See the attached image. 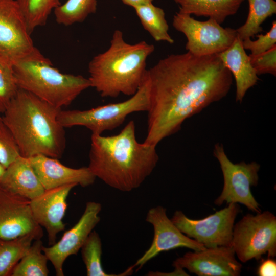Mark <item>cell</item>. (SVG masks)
I'll use <instances>...</instances> for the list:
<instances>
[{"mask_svg":"<svg viewBox=\"0 0 276 276\" xmlns=\"http://www.w3.org/2000/svg\"><path fill=\"white\" fill-rule=\"evenodd\" d=\"M149 89L144 142L157 145L180 130L187 119L224 98L233 76L218 54H171L147 70Z\"/></svg>","mask_w":276,"mask_h":276,"instance_id":"obj_1","label":"cell"},{"mask_svg":"<svg viewBox=\"0 0 276 276\" xmlns=\"http://www.w3.org/2000/svg\"><path fill=\"white\" fill-rule=\"evenodd\" d=\"M156 146L139 143L134 121L117 134H93L89 168L96 178L122 192L138 188L150 176L159 160Z\"/></svg>","mask_w":276,"mask_h":276,"instance_id":"obj_2","label":"cell"},{"mask_svg":"<svg viewBox=\"0 0 276 276\" xmlns=\"http://www.w3.org/2000/svg\"><path fill=\"white\" fill-rule=\"evenodd\" d=\"M61 109L18 88L2 118L14 135L21 156H62L66 139L64 128L58 120Z\"/></svg>","mask_w":276,"mask_h":276,"instance_id":"obj_3","label":"cell"},{"mask_svg":"<svg viewBox=\"0 0 276 276\" xmlns=\"http://www.w3.org/2000/svg\"><path fill=\"white\" fill-rule=\"evenodd\" d=\"M154 49L145 41L129 44L121 31L115 30L109 48L88 64L91 87L102 97L116 98L121 94L132 96L144 81L146 61Z\"/></svg>","mask_w":276,"mask_h":276,"instance_id":"obj_4","label":"cell"},{"mask_svg":"<svg viewBox=\"0 0 276 276\" xmlns=\"http://www.w3.org/2000/svg\"><path fill=\"white\" fill-rule=\"evenodd\" d=\"M12 69L19 88L60 108L70 105L91 87L88 78L62 73L46 58L23 60Z\"/></svg>","mask_w":276,"mask_h":276,"instance_id":"obj_5","label":"cell"},{"mask_svg":"<svg viewBox=\"0 0 276 276\" xmlns=\"http://www.w3.org/2000/svg\"><path fill=\"white\" fill-rule=\"evenodd\" d=\"M149 107V89L145 76L137 91L128 99L87 110L61 109L58 120L64 128L84 126L90 130L93 134H102L104 131L112 130L120 126L128 115L147 111Z\"/></svg>","mask_w":276,"mask_h":276,"instance_id":"obj_6","label":"cell"},{"mask_svg":"<svg viewBox=\"0 0 276 276\" xmlns=\"http://www.w3.org/2000/svg\"><path fill=\"white\" fill-rule=\"evenodd\" d=\"M235 255L243 263L276 255V217L269 211L247 214L234 225L232 242Z\"/></svg>","mask_w":276,"mask_h":276,"instance_id":"obj_7","label":"cell"},{"mask_svg":"<svg viewBox=\"0 0 276 276\" xmlns=\"http://www.w3.org/2000/svg\"><path fill=\"white\" fill-rule=\"evenodd\" d=\"M45 57L34 46L16 0H0V64L12 68L17 63Z\"/></svg>","mask_w":276,"mask_h":276,"instance_id":"obj_8","label":"cell"},{"mask_svg":"<svg viewBox=\"0 0 276 276\" xmlns=\"http://www.w3.org/2000/svg\"><path fill=\"white\" fill-rule=\"evenodd\" d=\"M213 155L220 164L224 180L222 192L214 203L218 206L224 202L241 203L256 213L261 212L251 191V187L258 185L260 165L256 162L233 163L220 143L215 144Z\"/></svg>","mask_w":276,"mask_h":276,"instance_id":"obj_9","label":"cell"},{"mask_svg":"<svg viewBox=\"0 0 276 276\" xmlns=\"http://www.w3.org/2000/svg\"><path fill=\"white\" fill-rule=\"evenodd\" d=\"M240 211L238 203H230L201 219H191L176 211L171 220L182 233L205 248L232 246L234 222Z\"/></svg>","mask_w":276,"mask_h":276,"instance_id":"obj_10","label":"cell"},{"mask_svg":"<svg viewBox=\"0 0 276 276\" xmlns=\"http://www.w3.org/2000/svg\"><path fill=\"white\" fill-rule=\"evenodd\" d=\"M172 24L186 36L187 52L196 56L219 54L228 49L237 36L236 29L223 28L214 19L199 21L185 13H176Z\"/></svg>","mask_w":276,"mask_h":276,"instance_id":"obj_11","label":"cell"},{"mask_svg":"<svg viewBox=\"0 0 276 276\" xmlns=\"http://www.w3.org/2000/svg\"><path fill=\"white\" fill-rule=\"evenodd\" d=\"M178 275H188L183 269L198 276H239L242 264L232 246L205 248L186 252L173 263Z\"/></svg>","mask_w":276,"mask_h":276,"instance_id":"obj_12","label":"cell"},{"mask_svg":"<svg viewBox=\"0 0 276 276\" xmlns=\"http://www.w3.org/2000/svg\"><path fill=\"white\" fill-rule=\"evenodd\" d=\"M100 203L89 201L78 221L63 235L60 240L50 247L42 246V251L55 269L56 275L63 276V264L70 256L76 255L90 233L100 220Z\"/></svg>","mask_w":276,"mask_h":276,"instance_id":"obj_13","label":"cell"},{"mask_svg":"<svg viewBox=\"0 0 276 276\" xmlns=\"http://www.w3.org/2000/svg\"><path fill=\"white\" fill-rule=\"evenodd\" d=\"M146 221L153 227L154 236L150 247L133 265L141 269L147 262L163 251L179 247L201 250L205 247L182 233L166 214V209L157 206L149 210Z\"/></svg>","mask_w":276,"mask_h":276,"instance_id":"obj_14","label":"cell"},{"mask_svg":"<svg viewBox=\"0 0 276 276\" xmlns=\"http://www.w3.org/2000/svg\"><path fill=\"white\" fill-rule=\"evenodd\" d=\"M33 234L43 236L41 227L35 221L30 201L0 189V240L14 239Z\"/></svg>","mask_w":276,"mask_h":276,"instance_id":"obj_15","label":"cell"},{"mask_svg":"<svg viewBox=\"0 0 276 276\" xmlns=\"http://www.w3.org/2000/svg\"><path fill=\"white\" fill-rule=\"evenodd\" d=\"M76 186L72 183L45 190L30 201L33 216L38 224L46 230L50 246L56 243L57 234L65 229L63 219L67 206L66 199Z\"/></svg>","mask_w":276,"mask_h":276,"instance_id":"obj_16","label":"cell"},{"mask_svg":"<svg viewBox=\"0 0 276 276\" xmlns=\"http://www.w3.org/2000/svg\"><path fill=\"white\" fill-rule=\"evenodd\" d=\"M29 159L45 190L72 183L86 187L93 185L96 178L88 167L72 168L61 164L58 158L43 155Z\"/></svg>","mask_w":276,"mask_h":276,"instance_id":"obj_17","label":"cell"},{"mask_svg":"<svg viewBox=\"0 0 276 276\" xmlns=\"http://www.w3.org/2000/svg\"><path fill=\"white\" fill-rule=\"evenodd\" d=\"M0 189L29 201L45 191L29 158L21 156L6 168Z\"/></svg>","mask_w":276,"mask_h":276,"instance_id":"obj_18","label":"cell"},{"mask_svg":"<svg viewBox=\"0 0 276 276\" xmlns=\"http://www.w3.org/2000/svg\"><path fill=\"white\" fill-rule=\"evenodd\" d=\"M242 40L237 34L232 44L218 55L223 65L230 71L236 82V101L241 103L247 90L259 80Z\"/></svg>","mask_w":276,"mask_h":276,"instance_id":"obj_19","label":"cell"},{"mask_svg":"<svg viewBox=\"0 0 276 276\" xmlns=\"http://www.w3.org/2000/svg\"><path fill=\"white\" fill-rule=\"evenodd\" d=\"M179 5L178 12L205 16L223 23L235 14L244 0H174Z\"/></svg>","mask_w":276,"mask_h":276,"instance_id":"obj_20","label":"cell"},{"mask_svg":"<svg viewBox=\"0 0 276 276\" xmlns=\"http://www.w3.org/2000/svg\"><path fill=\"white\" fill-rule=\"evenodd\" d=\"M133 8L143 28L155 41L174 43L168 33L169 25L163 9L154 6L152 3L138 5Z\"/></svg>","mask_w":276,"mask_h":276,"instance_id":"obj_21","label":"cell"},{"mask_svg":"<svg viewBox=\"0 0 276 276\" xmlns=\"http://www.w3.org/2000/svg\"><path fill=\"white\" fill-rule=\"evenodd\" d=\"M249 12L244 25L236 29L239 38L243 41L250 39L263 31L262 23L276 13L274 0H248Z\"/></svg>","mask_w":276,"mask_h":276,"instance_id":"obj_22","label":"cell"},{"mask_svg":"<svg viewBox=\"0 0 276 276\" xmlns=\"http://www.w3.org/2000/svg\"><path fill=\"white\" fill-rule=\"evenodd\" d=\"M38 239L40 238L35 234H29L14 239L0 240V276L10 275L33 241Z\"/></svg>","mask_w":276,"mask_h":276,"instance_id":"obj_23","label":"cell"},{"mask_svg":"<svg viewBox=\"0 0 276 276\" xmlns=\"http://www.w3.org/2000/svg\"><path fill=\"white\" fill-rule=\"evenodd\" d=\"M42 242L35 239L13 269L12 276H47L49 271L47 266L49 261L42 251Z\"/></svg>","mask_w":276,"mask_h":276,"instance_id":"obj_24","label":"cell"},{"mask_svg":"<svg viewBox=\"0 0 276 276\" xmlns=\"http://www.w3.org/2000/svg\"><path fill=\"white\" fill-rule=\"evenodd\" d=\"M81 249L87 276H125L130 275L133 272V265L119 274H108L104 271L101 260V240L96 231H93L90 233Z\"/></svg>","mask_w":276,"mask_h":276,"instance_id":"obj_25","label":"cell"},{"mask_svg":"<svg viewBox=\"0 0 276 276\" xmlns=\"http://www.w3.org/2000/svg\"><path fill=\"white\" fill-rule=\"evenodd\" d=\"M25 18L30 34L35 29L44 26L60 0H16Z\"/></svg>","mask_w":276,"mask_h":276,"instance_id":"obj_26","label":"cell"},{"mask_svg":"<svg viewBox=\"0 0 276 276\" xmlns=\"http://www.w3.org/2000/svg\"><path fill=\"white\" fill-rule=\"evenodd\" d=\"M97 0H67L54 10L56 22L70 26L83 22L90 14L97 10Z\"/></svg>","mask_w":276,"mask_h":276,"instance_id":"obj_27","label":"cell"},{"mask_svg":"<svg viewBox=\"0 0 276 276\" xmlns=\"http://www.w3.org/2000/svg\"><path fill=\"white\" fill-rule=\"evenodd\" d=\"M20 156L14 135L0 117V163L6 168Z\"/></svg>","mask_w":276,"mask_h":276,"instance_id":"obj_28","label":"cell"},{"mask_svg":"<svg viewBox=\"0 0 276 276\" xmlns=\"http://www.w3.org/2000/svg\"><path fill=\"white\" fill-rule=\"evenodd\" d=\"M18 87L12 68L0 64V112L3 113Z\"/></svg>","mask_w":276,"mask_h":276,"instance_id":"obj_29","label":"cell"},{"mask_svg":"<svg viewBox=\"0 0 276 276\" xmlns=\"http://www.w3.org/2000/svg\"><path fill=\"white\" fill-rule=\"evenodd\" d=\"M258 39L252 40L247 39L243 40L244 49L251 51V55L262 54L276 45V22L274 20L270 30L265 35H256Z\"/></svg>","mask_w":276,"mask_h":276,"instance_id":"obj_30","label":"cell"},{"mask_svg":"<svg viewBox=\"0 0 276 276\" xmlns=\"http://www.w3.org/2000/svg\"><path fill=\"white\" fill-rule=\"evenodd\" d=\"M251 64L259 76L263 74L276 75V45L257 55H249Z\"/></svg>","mask_w":276,"mask_h":276,"instance_id":"obj_31","label":"cell"},{"mask_svg":"<svg viewBox=\"0 0 276 276\" xmlns=\"http://www.w3.org/2000/svg\"><path fill=\"white\" fill-rule=\"evenodd\" d=\"M257 275L259 276H273L276 275V262L272 258L261 262L257 269Z\"/></svg>","mask_w":276,"mask_h":276,"instance_id":"obj_32","label":"cell"},{"mask_svg":"<svg viewBox=\"0 0 276 276\" xmlns=\"http://www.w3.org/2000/svg\"><path fill=\"white\" fill-rule=\"evenodd\" d=\"M122 2L128 6L134 7L136 6L152 3L153 0H121Z\"/></svg>","mask_w":276,"mask_h":276,"instance_id":"obj_33","label":"cell"},{"mask_svg":"<svg viewBox=\"0 0 276 276\" xmlns=\"http://www.w3.org/2000/svg\"><path fill=\"white\" fill-rule=\"evenodd\" d=\"M6 168L0 163V182L3 178V176L4 174Z\"/></svg>","mask_w":276,"mask_h":276,"instance_id":"obj_34","label":"cell"}]
</instances>
